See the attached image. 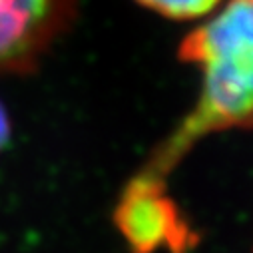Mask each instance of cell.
<instances>
[{"mask_svg": "<svg viewBox=\"0 0 253 253\" xmlns=\"http://www.w3.org/2000/svg\"><path fill=\"white\" fill-rule=\"evenodd\" d=\"M181 42V58L202 72V90L173 136L144 171L164 175L200 138L253 130V0L227 2Z\"/></svg>", "mask_w": 253, "mask_h": 253, "instance_id": "6da1fadb", "label": "cell"}, {"mask_svg": "<svg viewBox=\"0 0 253 253\" xmlns=\"http://www.w3.org/2000/svg\"><path fill=\"white\" fill-rule=\"evenodd\" d=\"M136 2L171 20H198L211 14L223 0H136Z\"/></svg>", "mask_w": 253, "mask_h": 253, "instance_id": "277c9868", "label": "cell"}, {"mask_svg": "<svg viewBox=\"0 0 253 253\" xmlns=\"http://www.w3.org/2000/svg\"><path fill=\"white\" fill-rule=\"evenodd\" d=\"M116 225L134 253L160 249L183 253L194 241L192 229L169 200L160 175L148 171L124 189L116 208Z\"/></svg>", "mask_w": 253, "mask_h": 253, "instance_id": "7a4b0ae2", "label": "cell"}, {"mask_svg": "<svg viewBox=\"0 0 253 253\" xmlns=\"http://www.w3.org/2000/svg\"><path fill=\"white\" fill-rule=\"evenodd\" d=\"M8 118H6V112L2 110V106H0V150L4 148V144L8 142Z\"/></svg>", "mask_w": 253, "mask_h": 253, "instance_id": "5b68a950", "label": "cell"}, {"mask_svg": "<svg viewBox=\"0 0 253 253\" xmlns=\"http://www.w3.org/2000/svg\"><path fill=\"white\" fill-rule=\"evenodd\" d=\"M72 12L74 0H0V74L34 68Z\"/></svg>", "mask_w": 253, "mask_h": 253, "instance_id": "3957f363", "label": "cell"}]
</instances>
